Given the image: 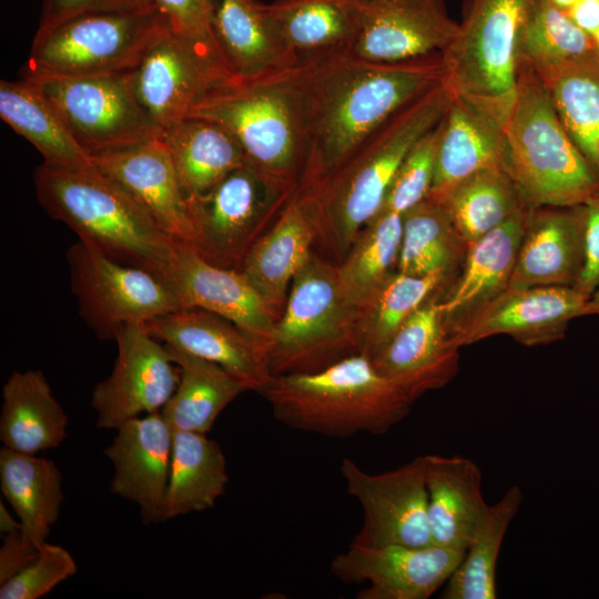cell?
<instances>
[{
    "label": "cell",
    "mask_w": 599,
    "mask_h": 599,
    "mask_svg": "<svg viewBox=\"0 0 599 599\" xmlns=\"http://www.w3.org/2000/svg\"><path fill=\"white\" fill-rule=\"evenodd\" d=\"M298 64L308 98L301 190L326 179L390 116L446 77L443 53L375 62L344 51Z\"/></svg>",
    "instance_id": "6da1fadb"
},
{
    "label": "cell",
    "mask_w": 599,
    "mask_h": 599,
    "mask_svg": "<svg viewBox=\"0 0 599 599\" xmlns=\"http://www.w3.org/2000/svg\"><path fill=\"white\" fill-rule=\"evenodd\" d=\"M453 97L443 81L390 116L326 179L297 189L311 207L316 243L333 262L343 261L362 229L379 212L405 156L439 123Z\"/></svg>",
    "instance_id": "7a4b0ae2"
},
{
    "label": "cell",
    "mask_w": 599,
    "mask_h": 599,
    "mask_svg": "<svg viewBox=\"0 0 599 599\" xmlns=\"http://www.w3.org/2000/svg\"><path fill=\"white\" fill-rule=\"evenodd\" d=\"M33 181L43 210L72 230L79 241L167 281L177 241L94 164L62 167L42 162Z\"/></svg>",
    "instance_id": "3957f363"
},
{
    "label": "cell",
    "mask_w": 599,
    "mask_h": 599,
    "mask_svg": "<svg viewBox=\"0 0 599 599\" xmlns=\"http://www.w3.org/2000/svg\"><path fill=\"white\" fill-rule=\"evenodd\" d=\"M261 395L286 427L337 438L383 435L414 404L363 354L317 372L274 376Z\"/></svg>",
    "instance_id": "277c9868"
},
{
    "label": "cell",
    "mask_w": 599,
    "mask_h": 599,
    "mask_svg": "<svg viewBox=\"0 0 599 599\" xmlns=\"http://www.w3.org/2000/svg\"><path fill=\"white\" fill-rule=\"evenodd\" d=\"M189 115L224 126L247 163L298 186L308 145V98L300 64L254 79H233Z\"/></svg>",
    "instance_id": "5b68a950"
},
{
    "label": "cell",
    "mask_w": 599,
    "mask_h": 599,
    "mask_svg": "<svg viewBox=\"0 0 599 599\" xmlns=\"http://www.w3.org/2000/svg\"><path fill=\"white\" fill-rule=\"evenodd\" d=\"M504 125L502 166L528 209L575 206L599 192V169L577 148L532 69L519 64Z\"/></svg>",
    "instance_id": "8992f818"
},
{
    "label": "cell",
    "mask_w": 599,
    "mask_h": 599,
    "mask_svg": "<svg viewBox=\"0 0 599 599\" xmlns=\"http://www.w3.org/2000/svg\"><path fill=\"white\" fill-rule=\"evenodd\" d=\"M356 317L338 265L313 250L292 281L267 345L273 376L317 372L359 354Z\"/></svg>",
    "instance_id": "52a82bcc"
},
{
    "label": "cell",
    "mask_w": 599,
    "mask_h": 599,
    "mask_svg": "<svg viewBox=\"0 0 599 599\" xmlns=\"http://www.w3.org/2000/svg\"><path fill=\"white\" fill-rule=\"evenodd\" d=\"M529 0H464L458 35L444 52L445 82L502 126L514 104L517 40Z\"/></svg>",
    "instance_id": "ba28073f"
},
{
    "label": "cell",
    "mask_w": 599,
    "mask_h": 599,
    "mask_svg": "<svg viewBox=\"0 0 599 599\" xmlns=\"http://www.w3.org/2000/svg\"><path fill=\"white\" fill-rule=\"evenodd\" d=\"M170 30L167 19L155 7L81 14L37 30L22 78L131 72Z\"/></svg>",
    "instance_id": "9c48e42d"
},
{
    "label": "cell",
    "mask_w": 599,
    "mask_h": 599,
    "mask_svg": "<svg viewBox=\"0 0 599 599\" xmlns=\"http://www.w3.org/2000/svg\"><path fill=\"white\" fill-rule=\"evenodd\" d=\"M297 187L248 163L236 167L207 192L187 200L193 227L189 245L209 263L240 271Z\"/></svg>",
    "instance_id": "30bf717a"
},
{
    "label": "cell",
    "mask_w": 599,
    "mask_h": 599,
    "mask_svg": "<svg viewBox=\"0 0 599 599\" xmlns=\"http://www.w3.org/2000/svg\"><path fill=\"white\" fill-rule=\"evenodd\" d=\"M71 288L79 312L100 339H114L129 322H149L181 309L169 281L121 264L78 241L67 253Z\"/></svg>",
    "instance_id": "8fae6325"
},
{
    "label": "cell",
    "mask_w": 599,
    "mask_h": 599,
    "mask_svg": "<svg viewBox=\"0 0 599 599\" xmlns=\"http://www.w3.org/2000/svg\"><path fill=\"white\" fill-rule=\"evenodd\" d=\"M40 87L90 155L161 134L140 104L133 71L87 77L24 78Z\"/></svg>",
    "instance_id": "7c38bea8"
},
{
    "label": "cell",
    "mask_w": 599,
    "mask_h": 599,
    "mask_svg": "<svg viewBox=\"0 0 599 599\" xmlns=\"http://www.w3.org/2000/svg\"><path fill=\"white\" fill-rule=\"evenodd\" d=\"M233 79L213 43L172 30L133 71L135 95L160 133Z\"/></svg>",
    "instance_id": "4fadbf2b"
},
{
    "label": "cell",
    "mask_w": 599,
    "mask_h": 599,
    "mask_svg": "<svg viewBox=\"0 0 599 599\" xmlns=\"http://www.w3.org/2000/svg\"><path fill=\"white\" fill-rule=\"evenodd\" d=\"M339 471L361 505L363 526L353 541L367 546L433 545L424 455L390 470L370 474L344 458Z\"/></svg>",
    "instance_id": "5bb4252c"
},
{
    "label": "cell",
    "mask_w": 599,
    "mask_h": 599,
    "mask_svg": "<svg viewBox=\"0 0 599 599\" xmlns=\"http://www.w3.org/2000/svg\"><path fill=\"white\" fill-rule=\"evenodd\" d=\"M114 341L118 355L112 372L91 395L97 426L108 429L161 412L180 378L165 344L150 333L144 322L122 325Z\"/></svg>",
    "instance_id": "9a60e30c"
},
{
    "label": "cell",
    "mask_w": 599,
    "mask_h": 599,
    "mask_svg": "<svg viewBox=\"0 0 599 599\" xmlns=\"http://www.w3.org/2000/svg\"><path fill=\"white\" fill-rule=\"evenodd\" d=\"M465 552L435 544L367 546L352 540L329 568L341 581L368 583L357 599H427L446 585Z\"/></svg>",
    "instance_id": "2e32d148"
},
{
    "label": "cell",
    "mask_w": 599,
    "mask_h": 599,
    "mask_svg": "<svg viewBox=\"0 0 599 599\" xmlns=\"http://www.w3.org/2000/svg\"><path fill=\"white\" fill-rule=\"evenodd\" d=\"M358 29L346 51L375 62H399L444 53L459 24L444 0H356Z\"/></svg>",
    "instance_id": "e0dca14e"
},
{
    "label": "cell",
    "mask_w": 599,
    "mask_h": 599,
    "mask_svg": "<svg viewBox=\"0 0 599 599\" xmlns=\"http://www.w3.org/2000/svg\"><path fill=\"white\" fill-rule=\"evenodd\" d=\"M587 298L570 286L507 288L449 335L458 348L495 335L528 347L548 345L565 337L573 318L582 317Z\"/></svg>",
    "instance_id": "ac0fdd59"
},
{
    "label": "cell",
    "mask_w": 599,
    "mask_h": 599,
    "mask_svg": "<svg viewBox=\"0 0 599 599\" xmlns=\"http://www.w3.org/2000/svg\"><path fill=\"white\" fill-rule=\"evenodd\" d=\"M444 293L430 296L370 357L413 403L448 385L459 370L460 348L451 342L440 307Z\"/></svg>",
    "instance_id": "d6986e66"
},
{
    "label": "cell",
    "mask_w": 599,
    "mask_h": 599,
    "mask_svg": "<svg viewBox=\"0 0 599 599\" xmlns=\"http://www.w3.org/2000/svg\"><path fill=\"white\" fill-rule=\"evenodd\" d=\"M145 324L156 339L221 366L247 390L262 394L274 377L267 346L212 312L181 308Z\"/></svg>",
    "instance_id": "ffe728a7"
},
{
    "label": "cell",
    "mask_w": 599,
    "mask_h": 599,
    "mask_svg": "<svg viewBox=\"0 0 599 599\" xmlns=\"http://www.w3.org/2000/svg\"><path fill=\"white\" fill-rule=\"evenodd\" d=\"M104 455L114 473L110 489L139 506L144 525L163 521L174 430L161 412L126 420Z\"/></svg>",
    "instance_id": "44dd1931"
},
{
    "label": "cell",
    "mask_w": 599,
    "mask_h": 599,
    "mask_svg": "<svg viewBox=\"0 0 599 599\" xmlns=\"http://www.w3.org/2000/svg\"><path fill=\"white\" fill-rule=\"evenodd\" d=\"M91 161L142 205L171 237L191 244L193 227L187 199L161 134L91 155Z\"/></svg>",
    "instance_id": "7402d4cb"
},
{
    "label": "cell",
    "mask_w": 599,
    "mask_h": 599,
    "mask_svg": "<svg viewBox=\"0 0 599 599\" xmlns=\"http://www.w3.org/2000/svg\"><path fill=\"white\" fill-rule=\"evenodd\" d=\"M583 267V204L529 209L508 288L576 287Z\"/></svg>",
    "instance_id": "603a6c76"
},
{
    "label": "cell",
    "mask_w": 599,
    "mask_h": 599,
    "mask_svg": "<svg viewBox=\"0 0 599 599\" xmlns=\"http://www.w3.org/2000/svg\"><path fill=\"white\" fill-rule=\"evenodd\" d=\"M167 281L181 308L212 312L268 345L276 319L240 271L211 264L191 245L177 241Z\"/></svg>",
    "instance_id": "cb8c5ba5"
},
{
    "label": "cell",
    "mask_w": 599,
    "mask_h": 599,
    "mask_svg": "<svg viewBox=\"0 0 599 599\" xmlns=\"http://www.w3.org/2000/svg\"><path fill=\"white\" fill-rule=\"evenodd\" d=\"M214 45L236 80L254 79L298 64L270 4L258 0H212Z\"/></svg>",
    "instance_id": "d4e9b609"
},
{
    "label": "cell",
    "mask_w": 599,
    "mask_h": 599,
    "mask_svg": "<svg viewBox=\"0 0 599 599\" xmlns=\"http://www.w3.org/2000/svg\"><path fill=\"white\" fill-rule=\"evenodd\" d=\"M316 243V227L298 190L272 226L251 247L240 272L261 296L274 318L281 317L292 281Z\"/></svg>",
    "instance_id": "484cf974"
},
{
    "label": "cell",
    "mask_w": 599,
    "mask_h": 599,
    "mask_svg": "<svg viewBox=\"0 0 599 599\" xmlns=\"http://www.w3.org/2000/svg\"><path fill=\"white\" fill-rule=\"evenodd\" d=\"M528 211H518L468 246L459 274L440 298L449 333L508 288Z\"/></svg>",
    "instance_id": "4316f807"
},
{
    "label": "cell",
    "mask_w": 599,
    "mask_h": 599,
    "mask_svg": "<svg viewBox=\"0 0 599 599\" xmlns=\"http://www.w3.org/2000/svg\"><path fill=\"white\" fill-rule=\"evenodd\" d=\"M428 518L435 545L466 550L488 506L478 465L464 456L424 455Z\"/></svg>",
    "instance_id": "83f0119b"
},
{
    "label": "cell",
    "mask_w": 599,
    "mask_h": 599,
    "mask_svg": "<svg viewBox=\"0 0 599 599\" xmlns=\"http://www.w3.org/2000/svg\"><path fill=\"white\" fill-rule=\"evenodd\" d=\"M504 126L466 99L455 95L439 122L430 195L491 165H502ZM428 194V195H429Z\"/></svg>",
    "instance_id": "f1b7e54d"
},
{
    "label": "cell",
    "mask_w": 599,
    "mask_h": 599,
    "mask_svg": "<svg viewBox=\"0 0 599 599\" xmlns=\"http://www.w3.org/2000/svg\"><path fill=\"white\" fill-rule=\"evenodd\" d=\"M68 416L40 369L13 372L2 389L0 440L11 450L35 455L58 447Z\"/></svg>",
    "instance_id": "f546056e"
},
{
    "label": "cell",
    "mask_w": 599,
    "mask_h": 599,
    "mask_svg": "<svg viewBox=\"0 0 599 599\" xmlns=\"http://www.w3.org/2000/svg\"><path fill=\"white\" fill-rule=\"evenodd\" d=\"M186 199L211 190L247 163L235 138L220 123L187 115L161 133Z\"/></svg>",
    "instance_id": "4dcf8cb0"
},
{
    "label": "cell",
    "mask_w": 599,
    "mask_h": 599,
    "mask_svg": "<svg viewBox=\"0 0 599 599\" xmlns=\"http://www.w3.org/2000/svg\"><path fill=\"white\" fill-rule=\"evenodd\" d=\"M0 116L43 156L62 167L92 165L91 155L75 141L58 110L38 84L22 78L0 81Z\"/></svg>",
    "instance_id": "1f68e13d"
},
{
    "label": "cell",
    "mask_w": 599,
    "mask_h": 599,
    "mask_svg": "<svg viewBox=\"0 0 599 599\" xmlns=\"http://www.w3.org/2000/svg\"><path fill=\"white\" fill-rule=\"evenodd\" d=\"M467 250L445 205L428 195L403 214L396 270L413 276H439L451 285Z\"/></svg>",
    "instance_id": "d6a6232c"
},
{
    "label": "cell",
    "mask_w": 599,
    "mask_h": 599,
    "mask_svg": "<svg viewBox=\"0 0 599 599\" xmlns=\"http://www.w3.org/2000/svg\"><path fill=\"white\" fill-rule=\"evenodd\" d=\"M0 487L19 518L21 531L40 549L59 518L61 471L50 459L2 447Z\"/></svg>",
    "instance_id": "836d02e7"
},
{
    "label": "cell",
    "mask_w": 599,
    "mask_h": 599,
    "mask_svg": "<svg viewBox=\"0 0 599 599\" xmlns=\"http://www.w3.org/2000/svg\"><path fill=\"white\" fill-rule=\"evenodd\" d=\"M229 483L220 445L194 432H174L163 521L212 508Z\"/></svg>",
    "instance_id": "e575fe53"
},
{
    "label": "cell",
    "mask_w": 599,
    "mask_h": 599,
    "mask_svg": "<svg viewBox=\"0 0 599 599\" xmlns=\"http://www.w3.org/2000/svg\"><path fill=\"white\" fill-rule=\"evenodd\" d=\"M268 4L298 63L347 51L356 37V0H274Z\"/></svg>",
    "instance_id": "d590c367"
},
{
    "label": "cell",
    "mask_w": 599,
    "mask_h": 599,
    "mask_svg": "<svg viewBox=\"0 0 599 599\" xmlns=\"http://www.w3.org/2000/svg\"><path fill=\"white\" fill-rule=\"evenodd\" d=\"M165 346L180 378L161 413L174 432L207 434L222 410L247 388L221 366Z\"/></svg>",
    "instance_id": "8d00e7d4"
},
{
    "label": "cell",
    "mask_w": 599,
    "mask_h": 599,
    "mask_svg": "<svg viewBox=\"0 0 599 599\" xmlns=\"http://www.w3.org/2000/svg\"><path fill=\"white\" fill-rule=\"evenodd\" d=\"M566 131L599 169V61L596 55L534 70Z\"/></svg>",
    "instance_id": "74e56055"
},
{
    "label": "cell",
    "mask_w": 599,
    "mask_h": 599,
    "mask_svg": "<svg viewBox=\"0 0 599 599\" xmlns=\"http://www.w3.org/2000/svg\"><path fill=\"white\" fill-rule=\"evenodd\" d=\"M432 196L445 205L468 246L518 211L528 209L502 165L478 170Z\"/></svg>",
    "instance_id": "f35d334b"
},
{
    "label": "cell",
    "mask_w": 599,
    "mask_h": 599,
    "mask_svg": "<svg viewBox=\"0 0 599 599\" xmlns=\"http://www.w3.org/2000/svg\"><path fill=\"white\" fill-rule=\"evenodd\" d=\"M449 286L439 276L392 272L357 305L358 353L370 358L430 296Z\"/></svg>",
    "instance_id": "ab89813d"
},
{
    "label": "cell",
    "mask_w": 599,
    "mask_h": 599,
    "mask_svg": "<svg viewBox=\"0 0 599 599\" xmlns=\"http://www.w3.org/2000/svg\"><path fill=\"white\" fill-rule=\"evenodd\" d=\"M519 486L509 487L489 505L465 556L446 582L444 599L497 598V562L505 535L522 504Z\"/></svg>",
    "instance_id": "60d3db41"
},
{
    "label": "cell",
    "mask_w": 599,
    "mask_h": 599,
    "mask_svg": "<svg viewBox=\"0 0 599 599\" xmlns=\"http://www.w3.org/2000/svg\"><path fill=\"white\" fill-rule=\"evenodd\" d=\"M517 51L519 64L532 70L596 55L593 39L550 0H529Z\"/></svg>",
    "instance_id": "b9f144b4"
},
{
    "label": "cell",
    "mask_w": 599,
    "mask_h": 599,
    "mask_svg": "<svg viewBox=\"0 0 599 599\" xmlns=\"http://www.w3.org/2000/svg\"><path fill=\"white\" fill-rule=\"evenodd\" d=\"M402 231V214L378 212L337 264L343 290L356 306L396 270Z\"/></svg>",
    "instance_id": "7bdbcfd3"
},
{
    "label": "cell",
    "mask_w": 599,
    "mask_h": 599,
    "mask_svg": "<svg viewBox=\"0 0 599 599\" xmlns=\"http://www.w3.org/2000/svg\"><path fill=\"white\" fill-rule=\"evenodd\" d=\"M438 136L439 123L410 149L387 189L379 212L403 215L428 196L435 174Z\"/></svg>",
    "instance_id": "ee69618b"
},
{
    "label": "cell",
    "mask_w": 599,
    "mask_h": 599,
    "mask_svg": "<svg viewBox=\"0 0 599 599\" xmlns=\"http://www.w3.org/2000/svg\"><path fill=\"white\" fill-rule=\"evenodd\" d=\"M77 572L72 555L61 546L45 542L37 558L0 585V599H38Z\"/></svg>",
    "instance_id": "f6af8a7d"
},
{
    "label": "cell",
    "mask_w": 599,
    "mask_h": 599,
    "mask_svg": "<svg viewBox=\"0 0 599 599\" xmlns=\"http://www.w3.org/2000/svg\"><path fill=\"white\" fill-rule=\"evenodd\" d=\"M154 7L152 0H44L38 30L87 13L141 11Z\"/></svg>",
    "instance_id": "bcb514c9"
},
{
    "label": "cell",
    "mask_w": 599,
    "mask_h": 599,
    "mask_svg": "<svg viewBox=\"0 0 599 599\" xmlns=\"http://www.w3.org/2000/svg\"><path fill=\"white\" fill-rule=\"evenodd\" d=\"M173 32L214 44L210 29L212 0H152Z\"/></svg>",
    "instance_id": "7dc6e473"
},
{
    "label": "cell",
    "mask_w": 599,
    "mask_h": 599,
    "mask_svg": "<svg viewBox=\"0 0 599 599\" xmlns=\"http://www.w3.org/2000/svg\"><path fill=\"white\" fill-rule=\"evenodd\" d=\"M585 207V267L577 288L589 297L599 287V192Z\"/></svg>",
    "instance_id": "c3c4849f"
},
{
    "label": "cell",
    "mask_w": 599,
    "mask_h": 599,
    "mask_svg": "<svg viewBox=\"0 0 599 599\" xmlns=\"http://www.w3.org/2000/svg\"><path fill=\"white\" fill-rule=\"evenodd\" d=\"M39 550L21 530L6 535L0 548V585L29 566Z\"/></svg>",
    "instance_id": "681fc988"
},
{
    "label": "cell",
    "mask_w": 599,
    "mask_h": 599,
    "mask_svg": "<svg viewBox=\"0 0 599 599\" xmlns=\"http://www.w3.org/2000/svg\"><path fill=\"white\" fill-rule=\"evenodd\" d=\"M566 13L591 38L599 30V0H577Z\"/></svg>",
    "instance_id": "f907efd6"
},
{
    "label": "cell",
    "mask_w": 599,
    "mask_h": 599,
    "mask_svg": "<svg viewBox=\"0 0 599 599\" xmlns=\"http://www.w3.org/2000/svg\"><path fill=\"white\" fill-rule=\"evenodd\" d=\"M21 530L20 521H16L3 502H0V531L2 535H9Z\"/></svg>",
    "instance_id": "816d5d0a"
},
{
    "label": "cell",
    "mask_w": 599,
    "mask_h": 599,
    "mask_svg": "<svg viewBox=\"0 0 599 599\" xmlns=\"http://www.w3.org/2000/svg\"><path fill=\"white\" fill-rule=\"evenodd\" d=\"M597 316L599 318V287L587 298L582 316Z\"/></svg>",
    "instance_id": "f5cc1de1"
},
{
    "label": "cell",
    "mask_w": 599,
    "mask_h": 599,
    "mask_svg": "<svg viewBox=\"0 0 599 599\" xmlns=\"http://www.w3.org/2000/svg\"><path fill=\"white\" fill-rule=\"evenodd\" d=\"M558 8L567 11L577 0H550Z\"/></svg>",
    "instance_id": "db71d44e"
},
{
    "label": "cell",
    "mask_w": 599,
    "mask_h": 599,
    "mask_svg": "<svg viewBox=\"0 0 599 599\" xmlns=\"http://www.w3.org/2000/svg\"><path fill=\"white\" fill-rule=\"evenodd\" d=\"M592 39H593V43H595L596 57H597V59L599 61V30H598V32L595 34V37Z\"/></svg>",
    "instance_id": "11a10c76"
}]
</instances>
